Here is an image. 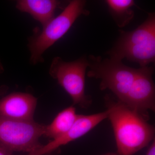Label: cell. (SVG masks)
Returning <instances> with one entry per match:
<instances>
[{"label": "cell", "mask_w": 155, "mask_h": 155, "mask_svg": "<svg viewBox=\"0 0 155 155\" xmlns=\"http://www.w3.org/2000/svg\"><path fill=\"white\" fill-rule=\"evenodd\" d=\"M8 87L5 85H2L0 87V96L5 94L8 91Z\"/></svg>", "instance_id": "obj_14"}, {"label": "cell", "mask_w": 155, "mask_h": 155, "mask_svg": "<svg viewBox=\"0 0 155 155\" xmlns=\"http://www.w3.org/2000/svg\"><path fill=\"white\" fill-rule=\"evenodd\" d=\"M86 3L84 0L68 2L60 15L44 26L41 31L35 33L29 38L28 47L31 64L43 62L45 52L67 33L78 17L82 15L88 16L90 12L85 8Z\"/></svg>", "instance_id": "obj_3"}, {"label": "cell", "mask_w": 155, "mask_h": 155, "mask_svg": "<svg viewBox=\"0 0 155 155\" xmlns=\"http://www.w3.org/2000/svg\"><path fill=\"white\" fill-rule=\"evenodd\" d=\"M0 155H5L3 153H2L1 152V151H0Z\"/></svg>", "instance_id": "obj_17"}, {"label": "cell", "mask_w": 155, "mask_h": 155, "mask_svg": "<svg viewBox=\"0 0 155 155\" xmlns=\"http://www.w3.org/2000/svg\"><path fill=\"white\" fill-rule=\"evenodd\" d=\"M88 66L85 57L66 62L57 57L53 59L49 69L50 75L58 81L72 98L74 104L84 107L90 103L85 94V73Z\"/></svg>", "instance_id": "obj_6"}, {"label": "cell", "mask_w": 155, "mask_h": 155, "mask_svg": "<svg viewBox=\"0 0 155 155\" xmlns=\"http://www.w3.org/2000/svg\"><path fill=\"white\" fill-rule=\"evenodd\" d=\"M90 78L101 79V90L108 89L119 101L124 102L136 75L137 69L126 66L122 61L91 55L87 58Z\"/></svg>", "instance_id": "obj_4"}, {"label": "cell", "mask_w": 155, "mask_h": 155, "mask_svg": "<svg viewBox=\"0 0 155 155\" xmlns=\"http://www.w3.org/2000/svg\"><path fill=\"white\" fill-rule=\"evenodd\" d=\"M146 155H155V140H153L147 152Z\"/></svg>", "instance_id": "obj_13"}, {"label": "cell", "mask_w": 155, "mask_h": 155, "mask_svg": "<svg viewBox=\"0 0 155 155\" xmlns=\"http://www.w3.org/2000/svg\"><path fill=\"white\" fill-rule=\"evenodd\" d=\"M108 104V118L114 129L118 155L134 154L154 139V127L141 114L119 101Z\"/></svg>", "instance_id": "obj_1"}, {"label": "cell", "mask_w": 155, "mask_h": 155, "mask_svg": "<svg viewBox=\"0 0 155 155\" xmlns=\"http://www.w3.org/2000/svg\"><path fill=\"white\" fill-rule=\"evenodd\" d=\"M153 67H140L124 103L128 107L141 114L148 110L154 111L155 85L153 79Z\"/></svg>", "instance_id": "obj_7"}, {"label": "cell", "mask_w": 155, "mask_h": 155, "mask_svg": "<svg viewBox=\"0 0 155 155\" xmlns=\"http://www.w3.org/2000/svg\"><path fill=\"white\" fill-rule=\"evenodd\" d=\"M45 125L32 121L13 120L0 116V151L5 155L30 153L42 146L40 138Z\"/></svg>", "instance_id": "obj_5"}, {"label": "cell", "mask_w": 155, "mask_h": 155, "mask_svg": "<svg viewBox=\"0 0 155 155\" xmlns=\"http://www.w3.org/2000/svg\"><path fill=\"white\" fill-rule=\"evenodd\" d=\"M105 2L119 28L125 27L133 19L134 13L132 8L135 6L133 0H106Z\"/></svg>", "instance_id": "obj_12"}, {"label": "cell", "mask_w": 155, "mask_h": 155, "mask_svg": "<svg viewBox=\"0 0 155 155\" xmlns=\"http://www.w3.org/2000/svg\"><path fill=\"white\" fill-rule=\"evenodd\" d=\"M45 155H49V154H48Z\"/></svg>", "instance_id": "obj_18"}, {"label": "cell", "mask_w": 155, "mask_h": 155, "mask_svg": "<svg viewBox=\"0 0 155 155\" xmlns=\"http://www.w3.org/2000/svg\"><path fill=\"white\" fill-rule=\"evenodd\" d=\"M65 5L56 0H19L17 1L16 8L21 12L30 14L43 27L54 18L56 10L64 8L67 6Z\"/></svg>", "instance_id": "obj_10"}, {"label": "cell", "mask_w": 155, "mask_h": 155, "mask_svg": "<svg viewBox=\"0 0 155 155\" xmlns=\"http://www.w3.org/2000/svg\"><path fill=\"white\" fill-rule=\"evenodd\" d=\"M4 71V67L2 65V63L0 62V73H2Z\"/></svg>", "instance_id": "obj_15"}, {"label": "cell", "mask_w": 155, "mask_h": 155, "mask_svg": "<svg viewBox=\"0 0 155 155\" xmlns=\"http://www.w3.org/2000/svg\"><path fill=\"white\" fill-rule=\"evenodd\" d=\"M78 115L73 106L59 113L49 125L46 126L44 135L53 140L67 132L74 124Z\"/></svg>", "instance_id": "obj_11"}, {"label": "cell", "mask_w": 155, "mask_h": 155, "mask_svg": "<svg viewBox=\"0 0 155 155\" xmlns=\"http://www.w3.org/2000/svg\"><path fill=\"white\" fill-rule=\"evenodd\" d=\"M37 99L26 93L15 92L0 100V116L13 120L34 121Z\"/></svg>", "instance_id": "obj_9"}, {"label": "cell", "mask_w": 155, "mask_h": 155, "mask_svg": "<svg viewBox=\"0 0 155 155\" xmlns=\"http://www.w3.org/2000/svg\"><path fill=\"white\" fill-rule=\"evenodd\" d=\"M108 114L107 110L92 115H78L72 127L64 135L26 155H45L51 153L59 147L68 144L86 134L103 120L108 118Z\"/></svg>", "instance_id": "obj_8"}, {"label": "cell", "mask_w": 155, "mask_h": 155, "mask_svg": "<svg viewBox=\"0 0 155 155\" xmlns=\"http://www.w3.org/2000/svg\"><path fill=\"white\" fill-rule=\"evenodd\" d=\"M144 22L132 31L120 30L115 46L108 52L110 58L122 61L126 59L147 67L155 61V14L148 13Z\"/></svg>", "instance_id": "obj_2"}, {"label": "cell", "mask_w": 155, "mask_h": 155, "mask_svg": "<svg viewBox=\"0 0 155 155\" xmlns=\"http://www.w3.org/2000/svg\"><path fill=\"white\" fill-rule=\"evenodd\" d=\"M104 155H119L118 153H109L106 154Z\"/></svg>", "instance_id": "obj_16"}]
</instances>
